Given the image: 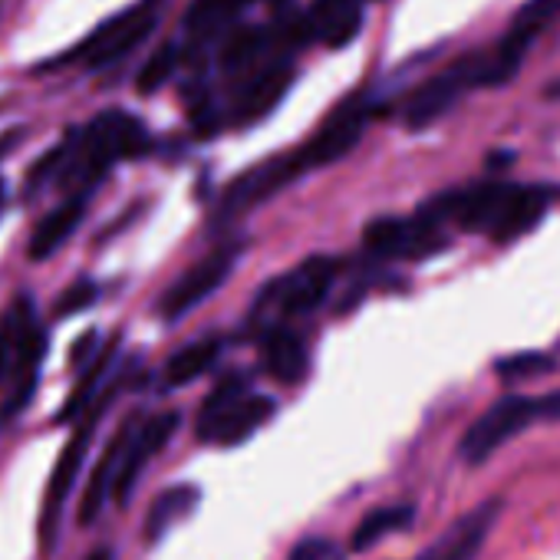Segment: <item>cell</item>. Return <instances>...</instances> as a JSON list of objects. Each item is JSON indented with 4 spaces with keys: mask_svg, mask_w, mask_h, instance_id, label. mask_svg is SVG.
Returning a JSON list of instances; mask_svg holds the SVG:
<instances>
[{
    "mask_svg": "<svg viewBox=\"0 0 560 560\" xmlns=\"http://www.w3.org/2000/svg\"><path fill=\"white\" fill-rule=\"evenodd\" d=\"M86 560H113V553H109L106 547H96V550H93V553H90Z\"/></svg>",
    "mask_w": 560,
    "mask_h": 560,
    "instance_id": "cell-29",
    "label": "cell"
},
{
    "mask_svg": "<svg viewBox=\"0 0 560 560\" xmlns=\"http://www.w3.org/2000/svg\"><path fill=\"white\" fill-rule=\"evenodd\" d=\"M416 524V504H383V508H373L353 530L350 544L353 550H370L376 547L383 537L389 534H399V530H409Z\"/></svg>",
    "mask_w": 560,
    "mask_h": 560,
    "instance_id": "cell-22",
    "label": "cell"
},
{
    "mask_svg": "<svg viewBox=\"0 0 560 560\" xmlns=\"http://www.w3.org/2000/svg\"><path fill=\"white\" fill-rule=\"evenodd\" d=\"M273 416V399L250 389L247 376H224L198 412V439L208 445H241Z\"/></svg>",
    "mask_w": 560,
    "mask_h": 560,
    "instance_id": "cell-6",
    "label": "cell"
},
{
    "mask_svg": "<svg viewBox=\"0 0 560 560\" xmlns=\"http://www.w3.org/2000/svg\"><path fill=\"white\" fill-rule=\"evenodd\" d=\"M294 83V67L284 57H273V60H260L257 67L247 70V80L241 86V93L234 96L231 106V119L237 126H254L264 116H270L277 109V103L288 96Z\"/></svg>",
    "mask_w": 560,
    "mask_h": 560,
    "instance_id": "cell-15",
    "label": "cell"
},
{
    "mask_svg": "<svg viewBox=\"0 0 560 560\" xmlns=\"http://www.w3.org/2000/svg\"><path fill=\"white\" fill-rule=\"evenodd\" d=\"M132 425H136V419H126L122 422V429L109 439L100 465L93 468L90 485H86L83 501H80V524H93L103 514V508L109 504L113 488H116V475H119V465H122V455H126V442L132 435Z\"/></svg>",
    "mask_w": 560,
    "mask_h": 560,
    "instance_id": "cell-18",
    "label": "cell"
},
{
    "mask_svg": "<svg viewBox=\"0 0 560 560\" xmlns=\"http://www.w3.org/2000/svg\"><path fill=\"white\" fill-rule=\"evenodd\" d=\"M116 376L113 383L77 416V432L70 435L63 455L57 458V468H54V478H50V488H47V501H44V514H40V540H44V550H50L60 537V517H63V508H67V498L70 491L77 488V478L83 471V462H86V452L93 445V435H96V425L106 412V406L116 399Z\"/></svg>",
    "mask_w": 560,
    "mask_h": 560,
    "instance_id": "cell-8",
    "label": "cell"
},
{
    "mask_svg": "<svg viewBox=\"0 0 560 560\" xmlns=\"http://www.w3.org/2000/svg\"><path fill=\"white\" fill-rule=\"evenodd\" d=\"M260 360L267 366V373L277 380V383H301L311 370V357H307V347L304 340L288 330V327H267L264 337H260Z\"/></svg>",
    "mask_w": 560,
    "mask_h": 560,
    "instance_id": "cell-19",
    "label": "cell"
},
{
    "mask_svg": "<svg viewBox=\"0 0 560 560\" xmlns=\"http://www.w3.org/2000/svg\"><path fill=\"white\" fill-rule=\"evenodd\" d=\"M178 412H159V416H149V419H136L132 425V435L126 442V455H122V465H119V475H116V488H113V498L126 508L145 465L172 442L175 429H178Z\"/></svg>",
    "mask_w": 560,
    "mask_h": 560,
    "instance_id": "cell-14",
    "label": "cell"
},
{
    "mask_svg": "<svg viewBox=\"0 0 560 560\" xmlns=\"http://www.w3.org/2000/svg\"><path fill=\"white\" fill-rule=\"evenodd\" d=\"M254 0H191V8L185 14V27L195 40H211Z\"/></svg>",
    "mask_w": 560,
    "mask_h": 560,
    "instance_id": "cell-24",
    "label": "cell"
},
{
    "mask_svg": "<svg viewBox=\"0 0 560 560\" xmlns=\"http://www.w3.org/2000/svg\"><path fill=\"white\" fill-rule=\"evenodd\" d=\"M557 363H553V357H547V353H517V357H504V360H498V376L501 380H508V383H514V380H534V376H544V373H550Z\"/></svg>",
    "mask_w": 560,
    "mask_h": 560,
    "instance_id": "cell-26",
    "label": "cell"
},
{
    "mask_svg": "<svg viewBox=\"0 0 560 560\" xmlns=\"http://www.w3.org/2000/svg\"><path fill=\"white\" fill-rule=\"evenodd\" d=\"M537 422H560V389L547 396H501L468 425V432L458 442V455L465 465H485L511 439H517Z\"/></svg>",
    "mask_w": 560,
    "mask_h": 560,
    "instance_id": "cell-5",
    "label": "cell"
},
{
    "mask_svg": "<svg viewBox=\"0 0 560 560\" xmlns=\"http://www.w3.org/2000/svg\"><path fill=\"white\" fill-rule=\"evenodd\" d=\"M178 63H182V50H178V44H165V47H159L145 63H142V70H139V77H136V90L142 93V96H152V93H159L175 73H178Z\"/></svg>",
    "mask_w": 560,
    "mask_h": 560,
    "instance_id": "cell-25",
    "label": "cell"
},
{
    "mask_svg": "<svg viewBox=\"0 0 560 560\" xmlns=\"http://www.w3.org/2000/svg\"><path fill=\"white\" fill-rule=\"evenodd\" d=\"M221 357V340L218 337H205V340H195L188 347H182L178 353H172V360L165 363V373H162V383L168 389H182L195 380H201Z\"/></svg>",
    "mask_w": 560,
    "mask_h": 560,
    "instance_id": "cell-21",
    "label": "cell"
},
{
    "mask_svg": "<svg viewBox=\"0 0 560 560\" xmlns=\"http://www.w3.org/2000/svg\"><path fill=\"white\" fill-rule=\"evenodd\" d=\"M273 47V34L267 27H244V31H234L228 40H224V50H221V67L228 73H247L250 67H257L260 60H267Z\"/></svg>",
    "mask_w": 560,
    "mask_h": 560,
    "instance_id": "cell-23",
    "label": "cell"
},
{
    "mask_svg": "<svg viewBox=\"0 0 560 560\" xmlns=\"http://www.w3.org/2000/svg\"><path fill=\"white\" fill-rule=\"evenodd\" d=\"M363 18H366V0H314L311 11L304 14L311 40L330 50L350 47L363 31Z\"/></svg>",
    "mask_w": 560,
    "mask_h": 560,
    "instance_id": "cell-16",
    "label": "cell"
},
{
    "mask_svg": "<svg viewBox=\"0 0 560 560\" xmlns=\"http://www.w3.org/2000/svg\"><path fill=\"white\" fill-rule=\"evenodd\" d=\"M363 244L380 260H425L448 247V228L422 211L412 218H376L366 224Z\"/></svg>",
    "mask_w": 560,
    "mask_h": 560,
    "instance_id": "cell-10",
    "label": "cell"
},
{
    "mask_svg": "<svg viewBox=\"0 0 560 560\" xmlns=\"http://www.w3.org/2000/svg\"><path fill=\"white\" fill-rule=\"evenodd\" d=\"M152 136L145 132V126L122 113V109H109L103 116H96L90 126L73 129L60 145H54L27 175V185L40 188L47 182H60L67 185V191H86L93 195V188L113 172L116 162L132 159L149 152Z\"/></svg>",
    "mask_w": 560,
    "mask_h": 560,
    "instance_id": "cell-2",
    "label": "cell"
},
{
    "mask_svg": "<svg viewBox=\"0 0 560 560\" xmlns=\"http://www.w3.org/2000/svg\"><path fill=\"white\" fill-rule=\"evenodd\" d=\"M337 277H340L337 257H327V254L307 257L284 277H277L270 288H264L260 304H270L288 317H304L330 298Z\"/></svg>",
    "mask_w": 560,
    "mask_h": 560,
    "instance_id": "cell-11",
    "label": "cell"
},
{
    "mask_svg": "<svg viewBox=\"0 0 560 560\" xmlns=\"http://www.w3.org/2000/svg\"><path fill=\"white\" fill-rule=\"evenodd\" d=\"M86 205H90V195H86V191H70L54 211H47V214L40 218V224H37L34 234H31L27 254H31L34 260L54 257V254L73 237V231L80 228V221H83V214H86Z\"/></svg>",
    "mask_w": 560,
    "mask_h": 560,
    "instance_id": "cell-17",
    "label": "cell"
},
{
    "mask_svg": "<svg viewBox=\"0 0 560 560\" xmlns=\"http://www.w3.org/2000/svg\"><path fill=\"white\" fill-rule=\"evenodd\" d=\"M244 254V244H237V241H231V244H221V247H214L211 254H205L191 270H185L175 284L165 291V298H162V304H159V311H162V317L168 320V324H178L182 317H188L195 307H201L224 280L231 277V270H234V264H237V257Z\"/></svg>",
    "mask_w": 560,
    "mask_h": 560,
    "instance_id": "cell-12",
    "label": "cell"
},
{
    "mask_svg": "<svg viewBox=\"0 0 560 560\" xmlns=\"http://www.w3.org/2000/svg\"><path fill=\"white\" fill-rule=\"evenodd\" d=\"M198 504H201V491L195 485H175V488L162 491L145 514V540L159 544L162 537H168L182 521H188L195 514Z\"/></svg>",
    "mask_w": 560,
    "mask_h": 560,
    "instance_id": "cell-20",
    "label": "cell"
},
{
    "mask_svg": "<svg viewBox=\"0 0 560 560\" xmlns=\"http://www.w3.org/2000/svg\"><path fill=\"white\" fill-rule=\"evenodd\" d=\"M159 24V0H139V4L113 14L109 21H103L83 44H77L63 60V63H77L83 70H103L119 63L126 54H132Z\"/></svg>",
    "mask_w": 560,
    "mask_h": 560,
    "instance_id": "cell-9",
    "label": "cell"
},
{
    "mask_svg": "<svg viewBox=\"0 0 560 560\" xmlns=\"http://www.w3.org/2000/svg\"><path fill=\"white\" fill-rule=\"evenodd\" d=\"M44 353L47 334L37 320L34 301L21 298L0 317V383L8 386V399L0 406V422L14 419L34 399Z\"/></svg>",
    "mask_w": 560,
    "mask_h": 560,
    "instance_id": "cell-4",
    "label": "cell"
},
{
    "mask_svg": "<svg viewBox=\"0 0 560 560\" xmlns=\"http://www.w3.org/2000/svg\"><path fill=\"white\" fill-rule=\"evenodd\" d=\"M373 113H376V106H373V100L366 93H357V96L343 100L304 145H298L294 152L277 155V159H267V162L254 165L250 172H244L237 182H231V188L224 191L218 211L224 218H234V214L273 198L280 188H288L291 182L340 162L343 155H350L360 145Z\"/></svg>",
    "mask_w": 560,
    "mask_h": 560,
    "instance_id": "cell-1",
    "label": "cell"
},
{
    "mask_svg": "<svg viewBox=\"0 0 560 560\" xmlns=\"http://www.w3.org/2000/svg\"><path fill=\"white\" fill-rule=\"evenodd\" d=\"M557 188L550 185H471L455 188L445 195H435L419 211L442 228H458L468 234H485L494 244H511L524 234H530L547 208L553 205Z\"/></svg>",
    "mask_w": 560,
    "mask_h": 560,
    "instance_id": "cell-3",
    "label": "cell"
},
{
    "mask_svg": "<svg viewBox=\"0 0 560 560\" xmlns=\"http://www.w3.org/2000/svg\"><path fill=\"white\" fill-rule=\"evenodd\" d=\"M4 205H8V185L0 182V214H4Z\"/></svg>",
    "mask_w": 560,
    "mask_h": 560,
    "instance_id": "cell-31",
    "label": "cell"
},
{
    "mask_svg": "<svg viewBox=\"0 0 560 560\" xmlns=\"http://www.w3.org/2000/svg\"><path fill=\"white\" fill-rule=\"evenodd\" d=\"M481 86H498L494 60L491 54H468L465 60L445 67L432 80H425L402 106V126L406 129H429L442 116H448L462 96Z\"/></svg>",
    "mask_w": 560,
    "mask_h": 560,
    "instance_id": "cell-7",
    "label": "cell"
},
{
    "mask_svg": "<svg viewBox=\"0 0 560 560\" xmlns=\"http://www.w3.org/2000/svg\"><path fill=\"white\" fill-rule=\"evenodd\" d=\"M96 294H100V288L93 284V280H80V284H73V288L60 298V304H57V317L80 314L83 307H90V304L96 301Z\"/></svg>",
    "mask_w": 560,
    "mask_h": 560,
    "instance_id": "cell-28",
    "label": "cell"
},
{
    "mask_svg": "<svg viewBox=\"0 0 560 560\" xmlns=\"http://www.w3.org/2000/svg\"><path fill=\"white\" fill-rule=\"evenodd\" d=\"M501 511H504L501 498H488V501L475 504L471 511L455 517L416 560H478Z\"/></svg>",
    "mask_w": 560,
    "mask_h": 560,
    "instance_id": "cell-13",
    "label": "cell"
},
{
    "mask_svg": "<svg viewBox=\"0 0 560 560\" xmlns=\"http://www.w3.org/2000/svg\"><path fill=\"white\" fill-rule=\"evenodd\" d=\"M547 100H560V80H553V83L547 86Z\"/></svg>",
    "mask_w": 560,
    "mask_h": 560,
    "instance_id": "cell-30",
    "label": "cell"
},
{
    "mask_svg": "<svg viewBox=\"0 0 560 560\" xmlns=\"http://www.w3.org/2000/svg\"><path fill=\"white\" fill-rule=\"evenodd\" d=\"M288 560H347V550L330 537H307L291 550Z\"/></svg>",
    "mask_w": 560,
    "mask_h": 560,
    "instance_id": "cell-27",
    "label": "cell"
}]
</instances>
